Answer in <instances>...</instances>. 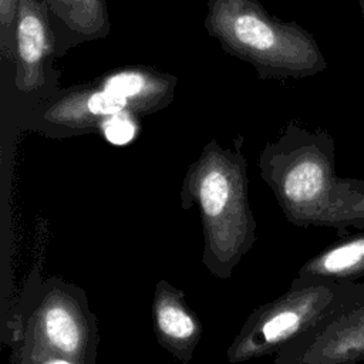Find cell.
Here are the masks:
<instances>
[{"instance_id": "1", "label": "cell", "mask_w": 364, "mask_h": 364, "mask_svg": "<svg viewBox=\"0 0 364 364\" xmlns=\"http://www.w3.org/2000/svg\"><path fill=\"white\" fill-rule=\"evenodd\" d=\"M260 169L293 223L328 226L340 236L364 229V181L336 173V142L327 131L287 124L260 154Z\"/></svg>"}, {"instance_id": "2", "label": "cell", "mask_w": 364, "mask_h": 364, "mask_svg": "<svg viewBox=\"0 0 364 364\" xmlns=\"http://www.w3.org/2000/svg\"><path fill=\"white\" fill-rule=\"evenodd\" d=\"M203 26L226 54L250 64L260 80L304 78L327 68L307 30L272 16L257 0H208Z\"/></svg>"}, {"instance_id": "3", "label": "cell", "mask_w": 364, "mask_h": 364, "mask_svg": "<svg viewBox=\"0 0 364 364\" xmlns=\"http://www.w3.org/2000/svg\"><path fill=\"white\" fill-rule=\"evenodd\" d=\"M364 304V280L297 284L256 311L232 346L230 360L280 351L286 344L314 331Z\"/></svg>"}, {"instance_id": "4", "label": "cell", "mask_w": 364, "mask_h": 364, "mask_svg": "<svg viewBox=\"0 0 364 364\" xmlns=\"http://www.w3.org/2000/svg\"><path fill=\"white\" fill-rule=\"evenodd\" d=\"M245 159L239 151H230L210 141L200 158L191 166L188 182L193 185L203 223L206 225L208 243L216 249L220 245L223 225L228 219L239 223V213L245 212Z\"/></svg>"}, {"instance_id": "5", "label": "cell", "mask_w": 364, "mask_h": 364, "mask_svg": "<svg viewBox=\"0 0 364 364\" xmlns=\"http://www.w3.org/2000/svg\"><path fill=\"white\" fill-rule=\"evenodd\" d=\"M364 361V304L286 344L274 364H357Z\"/></svg>"}, {"instance_id": "6", "label": "cell", "mask_w": 364, "mask_h": 364, "mask_svg": "<svg viewBox=\"0 0 364 364\" xmlns=\"http://www.w3.org/2000/svg\"><path fill=\"white\" fill-rule=\"evenodd\" d=\"M55 57V37L46 4L40 0H18L14 31L16 88L23 94L41 91Z\"/></svg>"}, {"instance_id": "7", "label": "cell", "mask_w": 364, "mask_h": 364, "mask_svg": "<svg viewBox=\"0 0 364 364\" xmlns=\"http://www.w3.org/2000/svg\"><path fill=\"white\" fill-rule=\"evenodd\" d=\"M121 112L138 115L128 98L94 78L90 82L54 92L41 119L54 128L85 132L100 129L105 118Z\"/></svg>"}, {"instance_id": "8", "label": "cell", "mask_w": 364, "mask_h": 364, "mask_svg": "<svg viewBox=\"0 0 364 364\" xmlns=\"http://www.w3.org/2000/svg\"><path fill=\"white\" fill-rule=\"evenodd\" d=\"M55 37L57 57L68 48L108 36L111 24L105 0H41Z\"/></svg>"}, {"instance_id": "9", "label": "cell", "mask_w": 364, "mask_h": 364, "mask_svg": "<svg viewBox=\"0 0 364 364\" xmlns=\"http://www.w3.org/2000/svg\"><path fill=\"white\" fill-rule=\"evenodd\" d=\"M37 330L53 355L80 361L90 348V324L82 320L78 307L64 297H51L40 306Z\"/></svg>"}, {"instance_id": "10", "label": "cell", "mask_w": 364, "mask_h": 364, "mask_svg": "<svg viewBox=\"0 0 364 364\" xmlns=\"http://www.w3.org/2000/svg\"><path fill=\"white\" fill-rule=\"evenodd\" d=\"M364 279V232L347 233L299 270L293 283L360 282Z\"/></svg>"}, {"instance_id": "11", "label": "cell", "mask_w": 364, "mask_h": 364, "mask_svg": "<svg viewBox=\"0 0 364 364\" xmlns=\"http://www.w3.org/2000/svg\"><path fill=\"white\" fill-rule=\"evenodd\" d=\"M154 321L161 341L172 350L181 360L191 357L200 336L196 317L181 300V294L173 289L156 291L154 301Z\"/></svg>"}, {"instance_id": "12", "label": "cell", "mask_w": 364, "mask_h": 364, "mask_svg": "<svg viewBox=\"0 0 364 364\" xmlns=\"http://www.w3.org/2000/svg\"><path fill=\"white\" fill-rule=\"evenodd\" d=\"M136 117L132 112H121L105 118L100 129L104 138L114 145L129 144L136 135Z\"/></svg>"}, {"instance_id": "13", "label": "cell", "mask_w": 364, "mask_h": 364, "mask_svg": "<svg viewBox=\"0 0 364 364\" xmlns=\"http://www.w3.org/2000/svg\"><path fill=\"white\" fill-rule=\"evenodd\" d=\"M18 0H0V40L1 54L6 60L14 61V31Z\"/></svg>"}, {"instance_id": "14", "label": "cell", "mask_w": 364, "mask_h": 364, "mask_svg": "<svg viewBox=\"0 0 364 364\" xmlns=\"http://www.w3.org/2000/svg\"><path fill=\"white\" fill-rule=\"evenodd\" d=\"M40 364H77L74 360H70L63 355H48Z\"/></svg>"}, {"instance_id": "15", "label": "cell", "mask_w": 364, "mask_h": 364, "mask_svg": "<svg viewBox=\"0 0 364 364\" xmlns=\"http://www.w3.org/2000/svg\"><path fill=\"white\" fill-rule=\"evenodd\" d=\"M358 4L361 9V13H363V17H364V0H358Z\"/></svg>"}]
</instances>
